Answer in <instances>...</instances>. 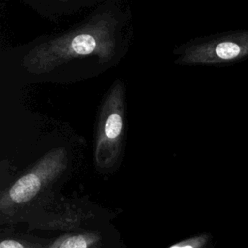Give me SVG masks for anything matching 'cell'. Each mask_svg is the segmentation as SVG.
I'll return each mask as SVG.
<instances>
[{
	"label": "cell",
	"instance_id": "1",
	"mask_svg": "<svg viewBox=\"0 0 248 248\" xmlns=\"http://www.w3.org/2000/svg\"><path fill=\"white\" fill-rule=\"evenodd\" d=\"M115 46L114 24L108 17H99L36 46L24 57L23 64L29 71L42 74L88 55H97L107 62Z\"/></svg>",
	"mask_w": 248,
	"mask_h": 248
},
{
	"label": "cell",
	"instance_id": "8",
	"mask_svg": "<svg viewBox=\"0 0 248 248\" xmlns=\"http://www.w3.org/2000/svg\"><path fill=\"white\" fill-rule=\"evenodd\" d=\"M210 239L209 233H201L176 242L168 248H207Z\"/></svg>",
	"mask_w": 248,
	"mask_h": 248
},
{
	"label": "cell",
	"instance_id": "2",
	"mask_svg": "<svg viewBox=\"0 0 248 248\" xmlns=\"http://www.w3.org/2000/svg\"><path fill=\"white\" fill-rule=\"evenodd\" d=\"M67 154L62 148L52 149L21 175L0 199L2 224L26 222L43 208L42 194L46 186L66 169Z\"/></svg>",
	"mask_w": 248,
	"mask_h": 248
},
{
	"label": "cell",
	"instance_id": "6",
	"mask_svg": "<svg viewBox=\"0 0 248 248\" xmlns=\"http://www.w3.org/2000/svg\"><path fill=\"white\" fill-rule=\"evenodd\" d=\"M103 236L97 231L79 230L59 235L48 248H100Z\"/></svg>",
	"mask_w": 248,
	"mask_h": 248
},
{
	"label": "cell",
	"instance_id": "4",
	"mask_svg": "<svg viewBox=\"0 0 248 248\" xmlns=\"http://www.w3.org/2000/svg\"><path fill=\"white\" fill-rule=\"evenodd\" d=\"M248 57V30L213 35L187 46L180 61L185 64L217 65L239 62Z\"/></svg>",
	"mask_w": 248,
	"mask_h": 248
},
{
	"label": "cell",
	"instance_id": "3",
	"mask_svg": "<svg viewBox=\"0 0 248 248\" xmlns=\"http://www.w3.org/2000/svg\"><path fill=\"white\" fill-rule=\"evenodd\" d=\"M123 91L116 82L108 94L99 115L95 163L101 170L111 169L118 161L123 140Z\"/></svg>",
	"mask_w": 248,
	"mask_h": 248
},
{
	"label": "cell",
	"instance_id": "7",
	"mask_svg": "<svg viewBox=\"0 0 248 248\" xmlns=\"http://www.w3.org/2000/svg\"><path fill=\"white\" fill-rule=\"evenodd\" d=\"M52 240L36 237H8L0 242V248H48Z\"/></svg>",
	"mask_w": 248,
	"mask_h": 248
},
{
	"label": "cell",
	"instance_id": "5",
	"mask_svg": "<svg viewBox=\"0 0 248 248\" xmlns=\"http://www.w3.org/2000/svg\"><path fill=\"white\" fill-rule=\"evenodd\" d=\"M90 214L77 205H64L56 211L41 210L26 222L29 230H56L67 232L79 231Z\"/></svg>",
	"mask_w": 248,
	"mask_h": 248
}]
</instances>
